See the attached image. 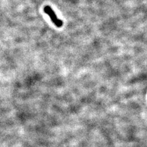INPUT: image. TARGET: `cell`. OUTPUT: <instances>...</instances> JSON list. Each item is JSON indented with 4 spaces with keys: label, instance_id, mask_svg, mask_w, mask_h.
<instances>
[{
    "label": "cell",
    "instance_id": "cell-1",
    "mask_svg": "<svg viewBox=\"0 0 147 147\" xmlns=\"http://www.w3.org/2000/svg\"><path fill=\"white\" fill-rule=\"evenodd\" d=\"M44 11L50 17V19H51L52 22L57 27L59 28L63 26V22L60 19L58 18L56 13L53 11L51 7L46 6L44 9Z\"/></svg>",
    "mask_w": 147,
    "mask_h": 147
}]
</instances>
